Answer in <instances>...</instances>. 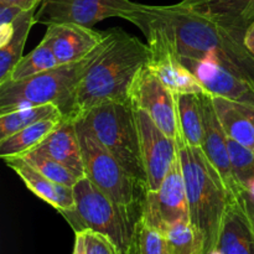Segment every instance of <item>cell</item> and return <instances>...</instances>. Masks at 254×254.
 Returning <instances> with one entry per match:
<instances>
[{"instance_id": "1", "label": "cell", "mask_w": 254, "mask_h": 254, "mask_svg": "<svg viewBox=\"0 0 254 254\" xmlns=\"http://www.w3.org/2000/svg\"><path fill=\"white\" fill-rule=\"evenodd\" d=\"M128 21L163 35L183 61L212 60L254 82V56L245 46L246 30L185 2L139 4Z\"/></svg>"}, {"instance_id": "2", "label": "cell", "mask_w": 254, "mask_h": 254, "mask_svg": "<svg viewBox=\"0 0 254 254\" xmlns=\"http://www.w3.org/2000/svg\"><path fill=\"white\" fill-rule=\"evenodd\" d=\"M148 59V45L138 37L122 29L107 30L77 87L71 118L106 102L129 101L131 87Z\"/></svg>"}, {"instance_id": "3", "label": "cell", "mask_w": 254, "mask_h": 254, "mask_svg": "<svg viewBox=\"0 0 254 254\" xmlns=\"http://www.w3.org/2000/svg\"><path fill=\"white\" fill-rule=\"evenodd\" d=\"M190 210V221L205 238V253L215 251L222 220L232 197L203 150L176 138Z\"/></svg>"}, {"instance_id": "4", "label": "cell", "mask_w": 254, "mask_h": 254, "mask_svg": "<svg viewBox=\"0 0 254 254\" xmlns=\"http://www.w3.org/2000/svg\"><path fill=\"white\" fill-rule=\"evenodd\" d=\"M73 195L74 208L60 213L74 233L82 231L101 233L117 246L121 254L130 252L140 216H134L133 208L112 200L87 176L74 184Z\"/></svg>"}, {"instance_id": "5", "label": "cell", "mask_w": 254, "mask_h": 254, "mask_svg": "<svg viewBox=\"0 0 254 254\" xmlns=\"http://www.w3.org/2000/svg\"><path fill=\"white\" fill-rule=\"evenodd\" d=\"M96 51L82 61L60 64L31 77L0 83V114L56 104L64 116L72 117L77 87Z\"/></svg>"}, {"instance_id": "6", "label": "cell", "mask_w": 254, "mask_h": 254, "mask_svg": "<svg viewBox=\"0 0 254 254\" xmlns=\"http://www.w3.org/2000/svg\"><path fill=\"white\" fill-rule=\"evenodd\" d=\"M74 121L88 128L124 169L146 189L138 122L130 101L98 104Z\"/></svg>"}, {"instance_id": "7", "label": "cell", "mask_w": 254, "mask_h": 254, "mask_svg": "<svg viewBox=\"0 0 254 254\" xmlns=\"http://www.w3.org/2000/svg\"><path fill=\"white\" fill-rule=\"evenodd\" d=\"M83 156L86 176L112 200L126 207L134 208L140 201V191H146L118 159L82 123L76 121Z\"/></svg>"}, {"instance_id": "8", "label": "cell", "mask_w": 254, "mask_h": 254, "mask_svg": "<svg viewBox=\"0 0 254 254\" xmlns=\"http://www.w3.org/2000/svg\"><path fill=\"white\" fill-rule=\"evenodd\" d=\"M140 218L161 232H165L176 223L191 222L188 193L179 155L158 190H146L144 192Z\"/></svg>"}, {"instance_id": "9", "label": "cell", "mask_w": 254, "mask_h": 254, "mask_svg": "<svg viewBox=\"0 0 254 254\" xmlns=\"http://www.w3.org/2000/svg\"><path fill=\"white\" fill-rule=\"evenodd\" d=\"M139 6L130 0H44L36 12V22L77 24L93 27L108 17L129 20Z\"/></svg>"}, {"instance_id": "10", "label": "cell", "mask_w": 254, "mask_h": 254, "mask_svg": "<svg viewBox=\"0 0 254 254\" xmlns=\"http://www.w3.org/2000/svg\"><path fill=\"white\" fill-rule=\"evenodd\" d=\"M149 47L148 68L174 94L205 93L206 88L180 59L170 42L156 31L143 32Z\"/></svg>"}, {"instance_id": "11", "label": "cell", "mask_w": 254, "mask_h": 254, "mask_svg": "<svg viewBox=\"0 0 254 254\" xmlns=\"http://www.w3.org/2000/svg\"><path fill=\"white\" fill-rule=\"evenodd\" d=\"M129 101L135 108L145 111L164 133L176 140L180 133L176 94L169 91L148 66L136 77Z\"/></svg>"}, {"instance_id": "12", "label": "cell", "mask_w": 254, "mask_h": 254, "mask_svg": "<svg viewBox=\"0 0 254 254\" xmlns=\"http://www.w3.org/2000/svg\"><path fill=\"white\" fill-rule=\"evenodd\" d=\"M135 108V107H134ZM141 156L146 174V190H158L179 155L175 139L164 133L143 109L135 108Z\"/></svg>"}, {"instance_id": "13", "label": "cell", "mask_w": 254, "mask_h": 254, "mask_svg": "<svg viewBox=\"0 0 254 254\" xmlns=\"http://www.w3.org/2000/svg\"><path fill=\"white\" fill-rule=\"evenodd\" d=\"M106 35L107 31L77 24H50L44 39L50 44L60 64H67L82 61L93 54Z\"/></svg>"}, {"instance_id": "14", "label": "cell", "mask_w": 254, "mask_h": 254, "mask_svg": "<svg viewBox=\"0 0 254 254\" xmlns=\"http://www.w3.org/2000/svg\"><path fill=\"white\" fill-rule=\"evenodd\" d=\"M195 73L206 91L254 108V82L236 74L212 60L183 61Z\"/></svg>"}, {"instance_id": "15", "label": "cell", "mask_w": 254, "mask_h": 254, "mask_svg": "<svg viewBox=\"0 0 254 254\" xmlns=\"http://www.w3.org/2000/svg\"><path fill=\"white\" fill-rule=\"evenodd\" d=\"M203 106V143L201 149L220 173L232 197H237L241 189L236 184L228 151L227 134L216 114L210 92L201 93Z\"/></svg>"}, {"instance_id": "16", "label": "cell", "mask_w": 254, "mask_h": 254, "mask_svg": "<svg viewBox=\"0 0 254 254\" xmlns=\"http://www.w3.org/2000/svg\"><path fill=\"white\" fill-rule=\"evenodd\" d=\"M4 161L19 175L32 193L56 208L59 212L74 208L73 188L55 183L51 179L46 178L21 156L6 158Z\"/></svg>"}, {"instance_id": "17", "label": "cell", "mask_w": 254, "mask_h": 254, "mask_svg": "<svg viewBox=\"0 0 254 254\" xmlns=\"http://www.w3.org/2000/svg\"><path fill=\"white\" fill-rule=\"evenodd\" d=\"M215 251L218 254H254V228L238 196L228 205Z\"/></svg>"}, {"instance_id": "18", "label": "cell", "mask_w": 254, "mask_h": 254, "mask_svg": "<svg viewBox=\"0 0 254 254\" xmlns=\"http://www.w3.org/2000/svg\"><path fill=\"white\" fill-rule=\"evenodd\" d=\"M35 150L61 163L78 179L86 176L76 121L71 117H66L64 123L52 131Z\"/></svg>"}, {"instance_id": "19", "label": "cell", "mask_w": 254, "mask_h": 254, "mask_svg": "<svg viewBox=\"0 0 254 254\" xmlns=\"http://www.w3.org/2000/svg\"><path fill=\"white\" fill-rule=\"evenodd\" d=\"M213 107L216 114L222 124L227 136L247 146L254 153V108L223 98L213 96Z\"/></svg>"}, {"instance_id": "20", "label": "cell", "mask_w": 254, "mask_h": 254, "mask_svg": "<svg viewBox=\"0 0 254 254\" xmlns=\"http://www.w3.org/2000/svg\"><path fill=\"white\" fill-rule=\"evenodd\" d=\"M66 117H56L40 121L32 126L21 129L17 133L0 140V156L1 159L21 156L36 149L52 131L56 130Z\"/></svg>"}, {"instance_id": "21", "label": "cell", "mask_w": 254, "mask_h": 254, "mask_svg": "<svg viewBox=\"0 0 254 254\" xmlns=\"http://www.w3.org/2000/svg\"><path fill=\"white\" fill-rule=\"evenodd\" d=\"M39 7L25 10L14 22V27L5 44L0 45V83L7 81L10 73L22 59L25 44L31 27L36 24Z\"/></svg>"}, {"instance_id": "22", "label": "cell", "mask_w": 254, "mask_h": 254, "mask_svg": "<svg viewBox=\"0 0 254 254\" xmlns=\"http://www.w3.org/2000/svg\"><path fill=\"white\" fill-rule=\"evenodd\" d=\"M179 127L184 140L201 148L203 143V106L201 93L176 94Z\"/></svg>"}, {"instance_id": "23", "label": "cell", "mask_w": 254, "mask_h": 254, "mask_svg": "<svg viewBox=\"0 0 254 254\" xmlns=\"http://www.w3.org/2000/svg\"><path fill=\"white\" fill-rule=\"evenodd\" d=\"M192 7L243 30L254 20V0H206Z\"/></svg>"}, {"instance_id": "24", "label": "cell", "mask_w": 254, "mask_h": 254, "mask_svg": "<svg viewBox=\"0 0 254 254\" xmlns=\"http://www.w3.org/2000/svg\"><path fill=\"white\" fill-rule=\"evenodd\" d=\"M64 116V112L56 104L29 107L0 114V140L40 121Z\"/></svg>"}, {"instance_id": "25", "label": "cell", "mask_w": 254, "mask_h": 254, "mask_svg": "<svg viewBox=\"0 0 254 254\" xmlns=\"http://www.w3.org/2000/svg\"><path fill=\"white\" fill-rule=\"evenodd\" d=\"M57 66H60V62L57 61L51 46L46 40L42 39V41L30 54L22 56L19 64L10 73L7 81L26 78V77L41 73V72L55 68Z\"/></svg>"}, {"instance_id": "26", "label": "cell", "mask_w": 254, "mask_h": 254, "mask_svg": "<svg viewBox=\"0 0 254 254\" xmlns=\"http://www.w3.org/2000/svg\"><path fill=\"white\" fill-rule=\"evenodd\" d=\"M173 254H203L205 238L191 222H180L165 231Z\"/></svg>"}, {"instance_id": "27", "label": "cell", "mask_w": 254, "mask_h": 254, "mask_svg": "<svg viewBox=\"0 0 254 254\" xmlns=\"http://www.w3.org/2000/svg\"><path fill=\"white\" fill-rule=\"evenodd\" d=\"M21 158H24L27 163L31 164L42 175L51 179L55 183L73 188L74 184L79 180L69 169L62 165L61 163H59L55 159L50 158V156L45 155V154L40 153V151L35 150V149L29 151V153L24 154V155H21Z\"/></svg>"}, {"instance_id": "28", "label": "cell", "mask_w": 254, "mask_h": 254, "mask_svg": "<svg viewBox=\"0 0 254 254\" xmlns=\"http://www.w3.org/2000/svg\"><path fill=\"white\" fill-rule=\"evenodd\" d=\"M227 144L233 176L238 188L242 190L254 178V153L230 136H227Z\"/></svg>"}, {"instance_id": "29", "label": "cell", "mask_w": 254, "mask_h": 254, "mask_svg": "<svg viewBox=\"0 0 254 254\" xmlns=\"http://www.w3.org/2000/svg\"><path fill=\"white\" fill-rule=\"evenodd\" d=\"M135 243L138 254H173L165 233L151 227L139 218Z\"/></svg>"}, {"instance_id": "30", "label": "cell", "mask_w": 254, "mask_h": 254, "mask_svg": "<svg viewBox=\"0 0 254 254\" xmlns=\"http://www.w3.org/2000/svg\"><path fill=\"white\" fill-rule=\"evenodd\" d=\"M86 254H121L117 246L101 233L83 231Z\"/></svg>"}, {"instance_id": "31", "label": "cell", "mask_w": 254, "mask_h": 254, "mask_svg": "<svg viewBox=\"0 0 254 254\" xmlns=\"http://www.w3.org/2000/svg\"><path fill=\"white\" fill-rule=\"evenodd\" d=\"M238 200H240L242 207L245 208L246 213H247L248 218H250L251 223H252L254 228V197L247 190L242 189L240 193H238Z\"/></svg>"}, {"instance_id": "32", "label": "cell", "mask_w": 254, "mask_h": 254, "mask_svg": "<svg viewBox=\"0 0 254 254\" xmlns=\"http://www.w3.org/2000/svg\"><path fill=\"white\" fill-rule=\"evenodd\" d=\"M44 0H0V4H10L16 5V6L22 7L24 10L34 9L39 7Z\"/></svg>"}, {"instance_id": "33", "label": "cell", "mask_w": 254, "mask_h": 254, "mask_svg": "<svg viewBox=\"0 0 254 254\" xmlns=\"http://www.w3.org/2000/svg\"><path fill=\"white\" fill-rule=\"evenodd\" d=\"M245 46L254 56V20L247 27L245 34Z\"/></svg>"}, {"instance_id": "34", "label": "cell", "mask_w": 254, "mask_h": 254, "mask_svg": "<svg viewBox=\"0 0 254 254\" xmlns=\"http://www.w3.org/2000/svg\"><path fill=\"white\" fill-rule=\"evenodd\" d=\"M73 254H86V242H84V232H76L74 238Z\"/></svg>"}, {"instance_id": "35", "label": "cell", "mask_w": 254, "mask_h": 254, "mask_svg": "<svg viewBox=\"0 0 254 254\" xmlns=\"http://www.w3.org/2000/svg\"><path fill=\"white\" fill-rule=\"evenodd\" d=\"M203 1H206V0H183V2L190 5V6H197V5H200Z\"/></svg>"}, {"instance_id": "36", "label": "cell", "mask_w": 254, "mask_h": 254, "mask_svg": "<svg viewBox=\"0 0 254 254\" xmlns=\"http://www.w3.org/2000/svg\"><path fill=\"white\" fill-rule=\"evenodd\" d=\"M245 190H247L248 192H250L251 195H252L253 197H254V178L252 179V180L250 181V184H248V185H247V188H246Z\"/></svg>"}, {"instance_id": "37", "label": "cell", "mask_w": 254, "mask_h": 254, "mask_svg": "<svg viewBox=\"0 0 254 254\" xmlns=\"http://www.w3.org/2000/svg\"><path fill=\"white\" fill-rule=\"evenodd\" d=\"M128 254H138V251H136V243H135V241H134L133 246H131V248H130V252H129Z\"/></svg>"}, {"instance_id": "38", "label": "cell", "mask_w": 254, "mask_h": 254, "mask_svg": "<svg viewBox=\"0 0 254 254\" xmlns=\"http://www.w3.org/2000/svg\"><path fill=\"white\" fill-rule=\"evenodd\" d=\"M210 254H218V253L216 252V251H213V252H212V253H210Z\"/></svg>"}]
</instances>
